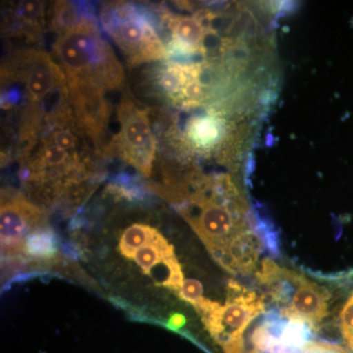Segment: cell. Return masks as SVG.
<instances>
[{
    "label": "cell",
    "mask_w": 353,
    "mask_h": 353,
    "mask_svg": "<svg viewBox=\"0 0 353 353\" xmlns=\"http://www.w3.org/2000/svg\"><path fill=\"white\" fill-rule=\"evenodd\" d=\"M54 50L68 83H85L103 90L122 81L120 65L92 21L63 30Z\"/></svg>",
    "instance_id": "cell-1"
},
{
    "label": "cell",
    "mask_w": 353,
    "mask_h": 353,
    "mask_svg": "<svg viewBox=\"0 0 353 353\" xmlns=\"http://www.w3.org/2000/svg\"><path fill=\"white\" fill-rule=\"evenodd\" d=\"M224 306L201 297L194 307L216 343L223 348L243 340V332L265 310L263 297L246 290L236 281H230Z\"/></svg>",
    "instance_id": "cell-2"
},
{
    "label": "cell",
    "mask_w": 353,
    "mask_h": 353,
    "mask_svg": "<svg viewBox=\"0 0 353 353\" xmlns=\"http://www.w3.org/2000/svg\"><path fill=\"white\" fill-rule=\"evenodd\" d=\"M102 23L132 63L167 57V50L150 21L134 7L127 4L111 7L104 11Z\"/></svg>",
    "instance_id": "cell-3"
},
{
    "label": "cell",
    "mask_w": 353,
    "mask_h": 353,
    "mask_svg": "<svg viewBox=\"0 0 353 353\" xmlns=\"http://www.w3.org/2000/svg\"><path fill=\"white\" fill-rule=\"evenodd\" d=\"M0 216L2 259L20 260L24 255L26 239L41 228L43 215L22 196H15L2 201Z\"/></svg>",
    "instance_id": "cell-4"
},
{
    "label": "cell",
    "mask_w": 353,
    "mask_h": 353,
    "mask_svg": "<svg viewBox=\"0 0 353 353\" xmlns=\"http://www.w3.org/2000/svg\"><path fill=\"white\" fill-rule=\"evenodd\" d=\"M121 115L120 143L128 161L141 173L150 175L155 152V141L145 113L125 103Z\"/></svg>",
    "instance_id": "cell-5"
},
{
    "label": "cell",
    "mask_w": 353,
    "mask_h": 353,
    "mask_svg": "<svg viewBox=\"0 0 353 353\" xmlns=\"http://www.w3.org/2000/svg\"><path fill=\"white\" fill-rule=\"evenodd\" d=\"M331 297V292L327 288L320 287L301 275L290 305L280 310V313L287 319L303 320L316 331L328 315Z\"/></svg>",
    "instance_id": "cell-6"
},
{
    "label": "cell",
    "mask_w": 353,
    "mask_h": 353,
    "mask_svg": "<svg viewBox=\"0 0 353 353\" xmlns=\"http://www.w3.org/2000/svg\"><path fill=\"white\" fill-rule=\"evenodd\" d=\"M63 85L61 70L46 55H34L28 62L26 90L32 101H43L55 95Z\"/></svg>",
    "instance_id": "cell-7"
},
{
    "label": "cell",
    "mask_w": 353,
    "mask_h": 353,
    "mask_svg": "<svg viewBox=\"0 0 353 353\" xmlns=\"http://www.w3.org/2000/svg\"><path fill=\"white\" fill-rule=\"evenodd\" d=\"M301 274L282 268L270 259H264L261 269L256 273L260 284L264 285L274 303L288 308L296 294Z\"/></svg>",
    "instance_id": "cell-8"
},
{
    "label": "cell",
    "mask_w": 353,
    "mask_h": 353,
    "mask_svg": "<svg viewBox=\"0 0 353 353\" xmlns=\"http://www.w3.org/2000/svg\"><path fill=\"white\" fill-rule=\"evenodd\" d=\"M170 30L172 51L183 55L194 54L201 51L206 36V28L201 20L176 16L170 19Z\"/></svg>",
    "instance_id": "cell-9"
},
{
    "label": "cell",
    "mask_w": 353,
    "mask_h": 353,
    "mask_svg": "<svg viewBox=\"0 0 353 353\" xmlns=\"http://www.w3.org/2000/svg\"><path fill=\"white\" fill-rule=\"evenodd\" d=\"M261 241L252 230H246L228 245L227 252L239 265L240 273L250 274L256 268L257 260L262 250Z\"/></svg>",
    "instance_id": "cell-10"
},
{
    "label": "cell",
    "mask_w": 353,
    "mask_h": 353,
    "mask_svg": "<svg viewBox=\"0 0 353 353\" xmlns=\"http://www.w3.org/2000/svg\"><path fill=\"white\" fill-rule=\"evenodd\" d=\"M187 134L192 145L201 150H209L224 138V121L216 115L194 118L188 124Z\"/></svg>",
    "instance_id": "cell-11"
},
{
    "label": "cell",
    "mask_w": 353,
    "mask_h": 353,
    "mask_svg": "<svg viewBox=\"0 0 353 353\" xmlns=\"http://www.w3.org/2000/svg\"><path fill=\"white\" fill-rule=\"evenodd\" d=\"M57 240L50 229L39 228L26 239L24 255L32 259H48L57 252Z\"/></svg>",
    "instance_id": "cell-12"
},
{
    "label": "cell",
    "mask_w": 353,
    "mask_h": 353,
    "mask_svg": "<svg viewBox=\"0 0 353 353\" xmlns=\"http://www.w3.org/2000/svg\"><path fill=\"white\" fill-rule=\"evenodd\" d=\"M154 230L155 228L145 224H134L128 227L123 232L118 245L121 254L130 259L132 253L148 241Z\"/></svg>",
    "instance_id": "cell-13"
},
{
    "label": "cell",
    "mask_w": 353,
    "mask_h": 353,
    "mask_svg": "<svg viewBox=\"0 0 353 353\" xmlns=\"http://www.w3.org/2000/svg\"><path fill=\"white\" fill-rule=\"evenodd\" d=\"M41 168L57 169V167H67L69 161H71L69 152L62 150L61 148L53 143L52 141H48L43 146V153L41 154Z\"/></svg>",
    "instance_id": "cell-14"
},
{
    "label": "cell",
    "mask_w": 353,
    "mask_h": 353,
    "mask_svg": "<svg viewBox=\"0 0 353 353\" xmlns=\"http://www.w3.org/2000/svg\"><path fill=\"white\" fill-rule=\"evenodd\" d=\"M339 325L343 341L353 353V292L341 308Z\"/></svg>",
    "instance_id": "cell-15"
},
{
    "label": "cell",
    "mask_w": 353,
    "mask_h": 353,
    "mask_svg": "<svg viewBox=\"0 0 353 353\" xmlns=\"http://www.w3.org/2000/svg\"><path fill=\"white\" fill-rule=\"evenodd\" d=\"M202 292H203V288L199 281L194 280V279H187L183 281L182 288L178 294L183 301L194 305L201 299Z\"/></svg>",
    "instance_id": "cell-16"
},
{
    "label": "cell",
    "mask_w": 353,
    "mask_h": 353,
    "mask_svg": "<svg viewBox=\"0 0 353 353\" xmlns=\"http://www.w3.org/2000/svg\"><path fill=\"white\" fill-rule=\"evenodd\" d=\"M43 11V4L41 1L21 2L18 14L25 21L36 20Z\"/></svg>",
    "instance_id": "cell-17"
},
{
    "label": "cell",
    "mask_w": 353,
    "mask_h": 353,
    "mask_svg": "<svg viewBox=\"0 0 353 353\" xmlns=\"http://www.w3.org/2000/svg\"><path fill=\"white\" fill-rule=\"evenodd\" d=\"M50 141L61 148L62 150H66V152L74 150L77 145L76 137L69 130H58V131L53 132Z\"/></svg>",
    "instance_id": "cell-18"
},
{
    "label": "cell",
    "mask_w": 353,
    "mask_h": 353,
    "mask_svg": "<svg viewBox=\"0 0 353 353\" xmlns=\"http://www.w3.org/2000/svg\"><path fill=\"white\" fill-rule=\"evenodd\" d=\"M185 324V318L181 314H175L172 316L169 319L168 326L169 328L176 330L183 327Z\"/></svg>",
    "instance_id": "cell-19"
}]
</instances>
